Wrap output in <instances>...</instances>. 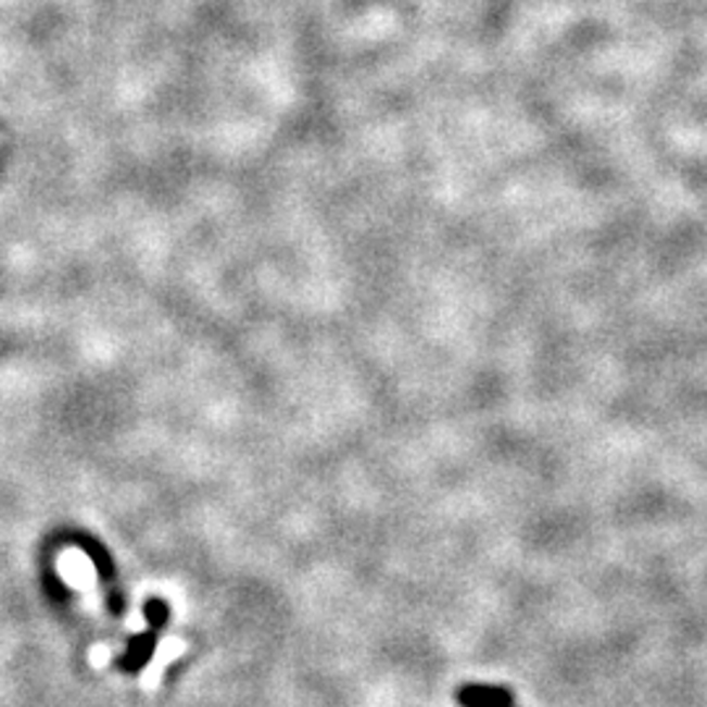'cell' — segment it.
<instances>
[{
    "label": "cell",
    "instance_id": "1",
    "mask_svg": "<svg viewBox=\"0 0 707 707\" xmlns=\"http://www.w3.org/2000/svg\"><path fill=\"white\" fill-rule=\"evenodd\" d=\"M456 705L462 707H514V692L495 684H467L456 690Z\"/></svg>",
    "mask_w": 707,
    "mask_h": 707
}]
</instances>
